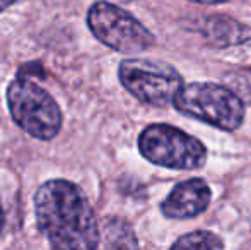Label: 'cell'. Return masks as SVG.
I'll list each match as a JSON object with an SVG mask.
<instances>
[{
  "mask_svg": "<svg viewBox=\"0 0 251 250\" xmlns=\"http://www.w3.org/2000/svg\"><path fill=\"white\" fill-rule=\"evenodd\" d=\"M173 105L181 113L227 132L239 129L245 120L243 100L232 89L221 84H186L178 91Z\"/></svg>",
  "mask_w": 251,
  "mask_h": 250,
  "instance_id": "cell-2",
  "label": "cell"
},
{
  "mask_svg": "<svg viewBox=\"0 0 251 250\" xmlns=\"http://www.w3.org/2000/svg\"><path fill=\"white\" fill-rule=\"evenodd\" d=\"M169 250H224V242L212 231H192L179 237Z\"/></svg>",
  "mask_w": 251,
  "mask_h": 250,
  "instance_id": "cell-10",
  "label": "cell"
},
{
  "mask_svg": "<svg viewBox=\"0 0 251 250\" xmlns=\"http://www.w3.org/2000/svg\"><path fill=\"white\" fill-rule=\"evenodd\" d=\"M16 2H19V0H0V12L5 9H9L10 5H14Z\"/></svg>",
  "mask_w": 251,
  "mask_h": 250,
  "instance_id": "cell-12",
  "label": "cell"
},
{
  "mask_svg": "<svg viewBox=\"0 0 251 250\" xmlns=\"http://www.w3.org/2000/svg\"><path fill=\"white\" fill-rule=\"evenodd\" d=\"M3 228V211H2V204H0V233H2Z\"/></svg>",
  "mask_w": 251,
  "mask_h": 250,
  "instance_id": "cell-13",
  "label": "cell"
},
{
  "mask_svg": "<svg viewBox=\"0 0 251 250\" xmlns=\"http://www.w3.org/2000/svg\"><path fill=\"white\" fill-rule=\"evenodd\" d=\"M125 2H130V0H125Z\"/></svg>",
  "mask_w": 251,
  "mask_h": 250,
  "instance_id": "cell-14",
  "label": "cell"
},
{
  "mask_svg": "<svg viewBox=\"0 0 251 250\" xmlns=\"http://www.w3.org/2000/svg\"><path fill=\"white\" fill-rule=\"evenodd\" d=\"M139 149L147 161L169 170H199L207 149L190 134L171 125H149L139 137Z\"/></svg>",
  "mask_w": 251,
  "mask_h": 250,
  "instance_id": "cell-4",
  "label": "cell"
},
{
  "mask_svg": "<svg viewBox=\"0 0 251 250\" xmlns=\"http://www.w3.org/2000/svg\"><path fill=\"white\" fill-rule=\"evenodd\" d=\"M34 209L40 231L51 250H96L100 226L84 192L69 180H50L38 189Z\"/></svg>",
  "mask_w": 251,
  "mask_h": 250,
  "instance_id": "cell-1",
  "label": "cell"
},
{
  "mask_svg": "<svg viewBox=\"0 0 251 250\" xmlns=\"http://www.w3.org/2000/svg\"><path fill=\"white\" fill-rule=\"evenodd\" d=\"M210 187L201 178H192L178 184L162 200L161 211L173 220H186L199 216L210 204Z\"/></svg>",
  "mask_w": 251,
  "mask_h": 250,
  "instance_id": "cell-7",
  "label": "cell"
},
{
  "mask_svg": "<svg viewBox=\"0 0 251 250\" xmlns=\"http://www.w3.org/2000/svg\"><path fill=\"white\" fill-rule=\"evenodd\" d=\"M118 76L123 87L137 100L154 107L173 103L178 91L183 87L179 72L169 63L128 58L120 63Z\"/></svg>",
  "mask_w": 251,
  "mask_h": 250,
  "instance_id": "cell-6",
  "label": "cell"
},
{
  "mask_svg": "<svg viewBox=\"0 0 251 250\" xmlns=\"http://www.w3.org/2000/svg\"><path fill=\"white\" fill-rule=\"evenodd\" d=\"M190 2L201 3V5H217V3H226L229 0H190Z\"/></svg>",
  "mask_w": 251,
  "mask_h": 250,
  "instance_id": "cell-11",
  "label": "cell"
},
{
  "mask_svg": "<svg viewBox=\"0 0 251 250\" xmlns=\"http://www.w3.org/2000/svg\"><path fill=\"white\" fill-rule=\"evenodd\" d=\"M102 238L111 250H139L132 226L122 218H106L102 223Z\"/></svg>",
  "mask_w": 251,
  "mask_h": 250,
  "instance_id": "cell-8",
  "label": "cell"
},
{
  "mask_svg": "<svg viewBox=\"0 0 251 250\" xmlns=\"http://www.w3.org/2000/svg\"><path fill=\"white\" fill-rule=\"evenodd\" d=\"M207 34L217 45H234L251 38V28L231 19H210L207 24Z\"/></svg>",
  "mask_w": 251,
  "mask_h": 250,
  "instance_id": "cell-9",
  "label": "cell"
},
{
  "mask_svg": "<svg viewBox=\"0 0 251 250\" xmlns=\"http://www.w3.org/2000/svg\"><path fill=\"white\" fill-rule=\"evenodd\" d=\"M7 105L14 122L29 136L50 140L60 132L62 111L56 101L26 77H17L7 89Z\"/></svg>",
  "mask_w": 251,
  "mask_h": 250,
  "instance_id": "cell-3",
  "label": "cell"
},
{
  "mask_svg": "<svg viewBox=\"0 0 251 250\" xmlns=\"http://www.w3.org/2000/svg\"><path fill=\"white\" fill-rule=\"evenodd\" d=\"M87 24L93 34L122 54H139L154 45V34L132 14L109 2H96L87 12Z\"/></svg>",
  "mask_w": 251,
  "mask_h": 250,
  "instance_id": "cell-5",
  "label": "cell"
}]
</instances>
